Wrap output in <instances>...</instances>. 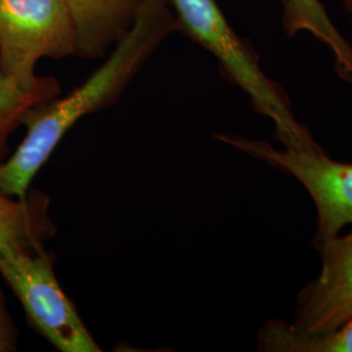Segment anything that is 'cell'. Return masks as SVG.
Instances as JSON below:
<instances>
[{
	"label": "cell",
	"mask_w": 352,
	"mask_h": 352,
	"mask_svg": "<svg viewBox=\"0 0 352 352\" xmlns=\"http://www.w3.org/2000/svg\"><path fill=\"white\" fill-rule=\"evenodd\" d=\"M215 139L263 161L302 184L317 212L315 247L352 227V164L330 158L324 149H278L264 140L231 133L215 135Z\"/></svg>",
	"instance_id": "cell-5"
},
{
	"label": "cell",
	"mask_w": 352,
	"mask_h": 352,
	"mask_svg": "<svg viewBox=\"0 0 352 352\" xmlns=\"http://www.w3.org/2000/svg\"><path fill=\"white\" fill-rule=\"evenodd\" d=\"M321 257L317 277L298 294L289 327L305 336H318L352 317V230L316 247Z\"/></svg>",
	"instance_id": "cell-6"
},
{
	"label": "cell",
	"mask_w": 352,
	"mask_h": 352,
	"mask_svg": "<svg viewBox=\"0 0 352 352\" xmlns=\"http://www.w3.org/2000/svg\"><path fill=\"white\" fill-rule=\"evenodd\" d=\"M167 1L179 30L209 51L227 78L250 97L253 109L274 123L276 138L285 149H322L309 129L296 120L286 93L265 75L257 55L234 32L215 0Z\"/></svg>",
	"instance_id": "cell-2"
},
{
	"label": "cell",
	"mask_w": 352,
	"mask_h": 352,
	"mask_svg": "<svg viewBox=\"0 0 352 352\" xmlns=\"http://www.w3.org/2000/svg\"><path fill=\"white\" fill-rule=\"evenodd\" d=\"M78 55L75 20L67 0H0V72L33 87L42 58Z\"/></svg>",
	"instance_id": "cell-4"
},
{
	"label": "cell",
	"mask_w": 352,
	"mask_h": 352,
	"mask_svg": "<svg viewBox=\"0 0 352 352\" xmlns=\"http://www.w3.org/2000/svg\"><path fill=\"white\" fill-rule=\"evenodd\" d=\"M45 250L0 251V274L21 304L29 324L62 352H98L75 304L65 295Z\"/></svg>",
	"instance_id": "cell-3"
},
{
	"label": "cell",
	"mask_w": 352,
	"mask_h": 352,
	"mask_svg": "<svg viewBox=\"0 0 352 352\" xmlns=\"http://www.w3.org/2000/svg\"><path fill=\"white\" fill-rule=\"evenodd\" d=\"M55 234L46 193L29 190L17 199L0 190V251H41Z\"/></svg>",
	"instance_id": "cell-8"
},
{
	"label": "cell",
	"mask_w": 352,
	"mask_h": 352,
	"mask_svg": "<svg viewBox=\"0 0 352 352\" xmlns=\"http://www.w3.org/2000/svg\"><path fill=\"white\" fill-rule=\"evenodd\" d=\"M176 30L179 24L167 0H142L133 24L87 81L65 97L58 96L26 113L25 138L0 164V190L25 197L34 176L65 133L84 116L111 106L164 38Z\"/></svg>",
	"instance_id": "cell-1"
},
{
	"label": "cell",
	"mask_w": 352,
	"mask_h": 352,
	"mask_svg": "<svg viewBox=\"0 0 352 352\" xmlns=\"http://www.w3.org/2000/svg\"><path fill=\"white\" fill-rule=\"evenodd\" d=\"M75 20L78 56L97 58L126 34L142 0H67Z\"/></svg>",
	"instance_id": "cell-7"
},
{
	"label": "cell",
	"mask_w": 352,
	"mask_h": 352,
	"mask_svg": "<svg viewBox=\"0 0 352 352\" xmlns=\"http://www.w3.org/2000/svg\"><path fill=\"white\" fill-rule=\"evenodd\" d=\"M60 96L56 78L41 76L33 87H21L0 72V164L8 158V141L26 113Z\"/></svg>",
	"instance_id": "cell-11"
},
{
	"label": "cell",
	"mask_w": 352,
	"mask_h": 352,
	"mask_svg": "<svg viewBox=\"0 0 352 352\" xmlns=\"http://www.w3.org/2000/svg\"><path fill=\"white\" fill-rule=\"evenodd\" d=\"M19 331L8 311L6 298L0 289V352L17 350Z\"/></svg>",
	"instance_id": "cell-12"
},
{
	"label": "cell",
	"mask_w": 352,
	"mask_h": 352,
	"mask_svg": "<svg viewBox=\"0 0 352 352\" xmlns=\"http://www.w3.org/2000/svg\"><path fill=\"white\" fill-rule=\"evenodd\" d=\"M283 26L289 37L308 32L325 43L334 54L336 68L340 77L352 84V45L327 16L320 0H280Z\"/></svg>",
	"instance_id": "cell-9"
},
{
	"label": "cell",
	"mask_w": 352,
	"mask_h": 352,
	"mask_svg": "<svg viewBox=\"0 0 352 352\" xmlns=\"http://www.w3.org/2000/svg\"><path fill=\"white\" fill-rule=\"evenodd\" d=\"M260 352H352V317L327 333L305 336L294 331L289 322L270 318L257 331Z\"/></svg>",
	"instance_id": "cell-10"
},
{
	"label": "cell",
	"mask_w": 352,
	"mask_h": 352,
	"mask_svg": "<svg viewBox=\"0 0 352 352\" xmlns=\"http://www.w3.org/2000/svg\"><path fill=\"white\" fill-rule=\"evenodd\" d=\"M343 4H344V7H346L347 12L350 13L352 17V0H343Z\"/></svg>",
	"instance_id": "cell-13"
}]
</instances>
